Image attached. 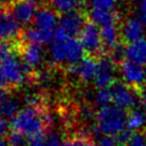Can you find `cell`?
<instances>
[{"label": "cell", "mask_w": 146, "mask_h": 146, "mask_svg": "<svg viewBox=\"0 0 146 146\" xmlns=\"http://www.w3.org/2000/svg\"><path fill=\"white\" fill-rule=\"evenodd\" d=\"M113 94V103L118 105L123 110H132L137 102V97L133 87L128 85L127 83L116 82L111 86Z\"/></svg>", "instance_id": "8fae6325"}, {"label": "cell", "mask_w": 146, "mask_h": 146, "mask_svg": "<svg viewBox=\"0 0 146 146\" xmlns=\"http://www.w3.org/2000/svg\"><path fill=\"white\" fill-rule=\"evenodd\" d=\"M98 64H99V60H97L95 56L88 55L86 57L84 56L78 64L67 67V69L70 74L78 76L82 82L90 83L94 82V80L96 78Z\"/></svg>", "instance_id": "7c38bea8"}, {"label": "cell", "mask_w": 146, "mask_h": 146, "mask_svg": "<svg viewBox=\"0 0 146 146\" xmlns=\"http://www.w3.org/2000/svg\"><path fill=\"white\" fill-rule=\"evenodd\" d=\"M125 58L146 66V39L141 38L137 41L125 45Z\"/></svg>", "instance_id": "2e32d148"}, {"label": "cell", "mask_w": 146, "mask_h": 146, "mask_svg": "<svg viewBox=\"0 0 146 146\" xmlns=\"http://www.w3.org/2000/svg\"><path fill=\"white\" fill-rule=\"evenodd\" d=\"M8 142L10 146H28L27 137L23 133L12 130L8 135Z\"/></svg>", "instance_id": "603a6c76"}, {"label": "cell", "mask_w": 146, "mask_h": 146, "mask_svg": "<svg viewBox=\"0 0 146 146\" xmlns=\"http://www.w3.org/2000/svg\"><path fill=\"white\" fill-rule=\"evenodd\" d=\"M59 18L57 12L50 5L40 8L32 22V26L24 33L26 41L42 45L50 43L59 27Z\"/></svg>", "instance_id": "7a4b0ae2"}, {"label": "cell", "mask_w": 146, "mask_h": 146, "mask_svg": "<svg viewBox=\"0 0 146 146\" xmlns=\"http://www.w3.org/2000/svg\"><path fill=\"white\" fill-rule=\"evenodd\" d=\"M28 146H46V134L41 133L35 137H28Z\"/></svg>", "instance_id": "f1b7e54d"}, {"label": "cell", "mask_w": 146, "mask_h": 146, "mask_svg": "<svg viewBox=\"0 0 146 146\" xmlns=\"http://www.w3.org/2000/svg\"><path fill=\"white\" fill-rule=\"evenodd\" d=\"M0 146H10L8 140H5L3 137H0Z\"/></svg>", "instance_id": "d590c367"}, {"label": "cell", "mask_w": 146, "mask_h": 146, "mask_svg": "<svg viewBox=\"0 0 146 146\" xmlns=\"http://www.w3.org/2000/svg\"><path fill=\"white\" fill-rule=\"evenodd\" d=\"M21 110V101L16 97L9 96L5 101L3 105V117L5 118H12L14 115Z\"/></svg>", "instance_id": "7402d4cb"}, {"label": "cell", "mask_w": 146, "mask_h": 146, "mask_svg": "<svg viewBox=\"0 0 146 146\" xmlns=\"http://www.w3.org/2000/svg\"><path fill=\"white\" fill-rule=\"evenodd\" d=\"M94 101L97 106L102 108L105 105L113 103V94L111 87H104V88H98V90L95 94Z\"/></svg>", "instance_id": "44dd1931"}, {"label": "cell", "mask_w": 146, "mask_h": 146, "mask_svg": "<svg viewBox=\"0 0 146 146\" xmlns=\"http://www.w3.org/2000/svg\"><path fill=\"white\" fill-rule=\"evenodd\" d=\"M85 50L76 36H70L57 29L54 39L50 43L48 55L53 64L72 66L84 57Z\"/></svg>", "instance_id": "6da1fadb"}, {"label": "cell", "mask_w": 146, "mask_h": 146, "mask_svg": "<svg viewBox=\"0 0 146 146\" xmlns=\"http://www.w3.org/2000/svg\"><path fill=\"white\" fill-rule=\"evenodd\" d=\"M126 110L116 104L99 108L96 114V127L100 134L118 135L127 129Z\"/></svg>", "instance_id": "5b68a950"}, {"label": "cell", "mask_w": 146, "mask_h": 146, "mask_svg": "<svg viewBox=\"0 0 146 146\" xmlns=\"http://www.w3.org/2000/svg\"><path fill=\"white\" fill-rule=\"evenodd\" d=\"M82 1H91V0H82Z\"/></svg>", "instance_id": "8d00e7d4"}, {"label": "cell", "mask_w": 146, "mask_h": 146, "mask_svg": "<svg viewBox=\"0 0 146 146\" xmlns=\"http://www.w3.org/2000/svg\"><path fill=\"white\" fill-rule=\"evenodd\" d=\"M5 119L7 118L0 116V137H3L8 131V123Z\"/></svg>", "instance_id": "1f68e13d"}, {"label": "cell", "mask_w": 146, "mask_h": 146, "mask_svg": "<svg viewBox=\"0 0 146 146\" xmlns=\"http://www.w3.org/2000/svg\"><path fill=\"white\" fill-rule=\"evenodd\" d=\"M116 61L111 56H101L94 84L97 88L111 87L116 82Z\"/></svg>", "instance_id": "30bf717a"}, {"label": "cell", "mask_w": 146, "mask_h": 146, "mask_svg": "<svg viewBox=\"0 0 146 146\" xmlns=\"http://www.w3.org/2000/svg\"><path fill=\"white\" fill-rule=\"evenodd\" d=\"M64 146H97L95 143L89 140V139H81V137H74L64 141Z\"/></svg>", "instance_id": "484cf974"}, {"label": "cell", "mask_w": 146, "mask_h": 146, "mask_svg": "<svg viewBox=\"0 0 146 146\" xmlns=\"http://www.w3.org/2000/svg\"><path fill=\"white\" fill-rule=\"evenodd\" d=\"M137 18L146 26V0H139L137 3Z\"/></svg>", "instance_id": "f546056e"}, {"label": "cell", "mask_w": 146, "mask_h": 146, "mask_svg": "<svg viewBox=\"0 0 146 146\" xmlns=\"http://www.w3.org/2000/svg\"><path fill=\"white\" fill-rule=\"evenodd\" d=\"M144 35V24L139 18H129L125 22L120 29V36L125 44L137 41L143 38Z\"/></svg>", "instance_id": "9a60e30c"}, {"label": "cell", "mask_w": 146, "mask_h": 146, "mask_svg": "<svg viewBox=\"0 0 146 146\" xmlns=\"http://www.w3.org/2000/svg\"><path fill=\"white\" fill-rule=\"evenodd\" d=\"M90 2L94 8L113 10L118 0H91Z\"/></svg>", "instance_id": "4316f807"}, {"label": "cell", "mask_w": 146, "mask_h": 146, "mask_svg": "<svg viewBox=\"0 0 146 146\" xmlns=\"http://www.w3.org/2000/svg\"><path fill=\"white\" fill-rule=\"evenodd\" d=\"M146 123V112L139 109H132L127 115V129L131 132L140 131Z\"/></svg>", "instance_id": "d6986e66"}, {"label": "cell", "mask_w": 146, "mask_h": 146, "mask_svg": "<svg viewBox=\"0 0 146 146\" xmlns=\"http://www.w3.org/2000/svg\"><path fill=\"white\" fill-rule=\"evenodd\" d=\"M88 17L90 18L92 23L98 25L99 27L109 25V24L118 23V14L114 10L100 9V8H91L88 13Z\"/></svg>", "instance_id": "ac0fdd59"}, {"label": "cell", "mask_w": 146, "mask_h": 146, "mask_svg": "<svg viewBox=\"0 0 146 146\" xmlns=\"http://www.w3.org/2000/svg\"><path fill=\"white\" fill-rule=\"evenodd\" d=\"M0 66L10 86H22L29 72L22 56L11 42L0 44Z\"/></svg>", "instance_id": "3957f363"}, {"label": "cell", "mask_w": 146, "mask_h": 146, "mask_svg": "<svg viewBox=\"0 0 146 146\" xmlns=\"http://www.w3.org/2000/svg\"><path fill=\"white\" fill-rule=\"evenodd\" d=\"M11 12L22 25L32 24L39 10V5L32 0H16L11 5Z\"/></svg>", "instance_id": "5bb4252c"}, {"label": "cell", "mask_w": 146, "mask_h": 146, "mask_svg": "<svg viewBox=\"0 0 146 146\" xmlns=\"http://www.w3.org/2000/svg\"><path fill=\"white\" fill-rule=\"evenodd\" d=\"M126 146H146V135L140 131L132 132Z\"/></svg>", "instance_id": "d4e9b609"}, {"label": "cell", "mask_w": 146, "mask_h": 146, "mask_svg": "<svg viewBox=\"0 0 146 146\" xmlns=\"http://www.w3.org/2000/svg\"><path fill=\"white\" fill-rule=\"evenodd\" d=\"M97 146H118L119 142L116 135L101 134L96 142Z\"/></svg>", "instance_id": "cb8c5ba5"}, {"label": "cell", "mask_w": 146, "mask_h": 146, "mask_svg": "<svg viewBox=\"0 0 146 146\" xmlns=\"http://www.w3.org/2000/svg\"><path fill=\"white\" fill-rule=\"evenodd\" d=\"M22 24L14 17L11 11H0V40L13 42L21 36Z\"/></svg>", "instance_id": "4fadbf2b"}, {"label": "cell", "mask_w": 146, "mask_h": 146, "mask_svg": "<svg viewBox=\"0 0 146 146\" xmlns=\"http://www.w3.org/2000/svg\"><path fill=\"white\" fill-rule=\"evenodd\" d=\"M118 68L123 82L133 88H143L146 83L145 64H139L128 58H123L119 62Z\"/></svg>", "instance_id": "52a82bcc"}, {"label": "cell", "mask_w": 146, "mask_h": 146, "mask_svg": "<svg viewBox=\"0 0 146 146\" xmlns=\"http://www.w3.org/2000/svg\"><path fill=\"white\" fill-rule=\"evenodd\" d=\"M10 126L12 130L23 133L27 137L44 133L47 127L45 112H43L39 106L27 105L19 110L11 118Z\"/></svg>", "instance_id": "277c9868"}, {"label": "cell", "mask_w": 146, "mask_h": 146, "mask_svg": "<svg viewBox=\"0 0 146 146\" xmlns=\"http://www.w3.org/2000/svg\"><path fill=\"white\" fill-rule=\"evenodd\" d=\"M8 97H9V94L5 91V88H0V116L3 115V105H5V99Z\"/></svg>", "instance_id": "4dcf8cb0"}, {"label": "cell", "mask_w": 146, "mask_h": 146, "mask_svg": "<svg viewBox=\"0 0 146 146\" xmlns=\"http://www.w3.org/2000/svg\"><path fill=\"white\" fill-rule=\"evenodd\" d=\"M82 0H48L50 5L57 12L64 14L78 9Z\"/></svg>", "instance_id": "ffe728a7"}, {"label": "cell", "mask_w": 146, "mask_h": 146, "mask_svg": "<svg viewBox=\"0 0 146 146\" xmlns=\"http://www.w3.org/2000/svg\"><path fill=\"white\" fill-rule=\"evenodd\" d=\"M64 142L57 132H50L46 134V146H64Z\"/></svg>", "instance_id": "83f0119b"}, {"label": "cell", "mask_w": 146, "mask_h": 146, "mask_svg": "<svg viewBox=\"0 0 146 146\" xmlns=\"http://www.w3.org/2000/svg\"><path fill=\"white\" fill-rule=\"evenodd\" d=\"M16 0H0V7L5 8V7H11V5H13Z\"/></svg>", "instance_id": "e575fe53"}, {"label": "cell", "mask_w": 146, "mask_h": 146, "mask_svg": "<svg viewBox=\"0 0 146 146\" xmlns=\"http://www.w3.org/2000/svg\"><path fill=\"white\" fill-rule=\"evenodd\" d=\"M140 102H141L144 111L146 112V87H143V90L140 94Z\"/></svg>", "instance_id": "d6a6232c"}, {"label": "cell", "mask_w": 146, "mask_h": 146, "mask_svg": "<svg viewBox=\"0 0 146 146\" xmlns=\"http://www.w3.org/2000/svg\"><path fill=\"white\" fill-rule=\"evenodd\" d=\"M117 24L118 23H113L100 27L101 38L104 48L110 52L120 43V28L117 26Z\"/></svg>", "instance_id": "e0dca14e"}, {"label": "cell", "mask_w": 146, "mask_h": 146, "mask_svg": "<svg viewBox=\"0 0 146 146\" xmlns=\"http://www.w3.org/2000/svg\"><path fill=\"white\" fill-rule=\"evenodd\" d=\"M86 17L85 13L78 9L61 14V17L59 18L58 30L70 36H80L81 31L87 23Z\"/></svg>", "instance_id": "ba28073f"}, {"label": "cell", "mask_w": 146, "mask_h": 146, "mask_svg": "<svg viewBox=\"0 0 146 146\" xmlns=\"http://www.w3.org/2000/svg\"><path fill=\"white\" fill-rule=\"evenodd\" d=\"M80 41L85 53L91 56H100L104 52V45L101 38L100 27L92 22H87L80 33Z\"/></svg>", "instance_id": "8992f818"}, {"label": "cell", "mask_w": 146, "mask_h": 146, "mask_svg": "<svg viewBox=\"0 0 146 146\" xmlns=\"http://www.w3.org/2000/svg\"><path fill=\"white\" fill-rule=\"evenodd\" d=\"M21 56L28 70L32 71L40 70L45 61L46 53L42 44L26 41L21 46Z\"/></svg>", "instance_id": "9c48e42d"}, {"label": "cell", "mask_w": 146, "mask_h": 146, "mask_svg": "<svg viewBox=\"0 0 146 146\" xmlns=\"http://www.w3.org/2000/svg\"><path fill=\"white\" fill-rule=\"evenodd\" d=\"M7 85H8V82L5 80V74L2 72V69H1V66H0V88H5Z\"/></svg>", "instance_id": "836d02e7"}]
</instances>
